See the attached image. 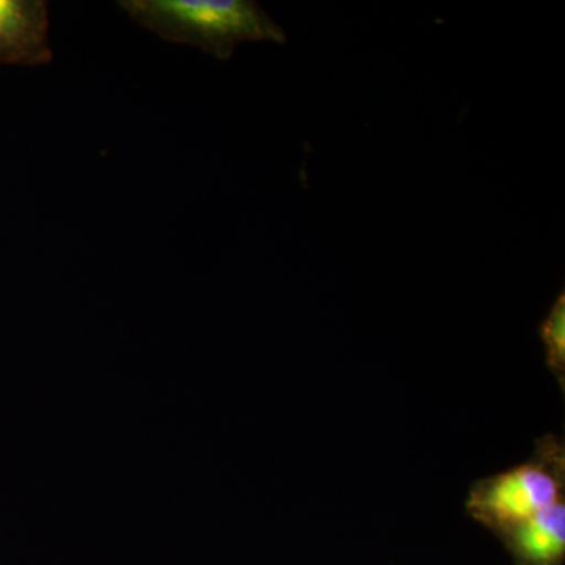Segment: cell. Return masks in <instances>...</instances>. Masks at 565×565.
I'll return each instance as SVG.
<instances>
[{"mask_svg":"<svg viewBox=\"0 0 565 565\" xmlns=\"http://www.w3.org/2000/svg\"><path fill=\"white\" fill-rule=\"evenodd\" d=\"M129 20L169 43L230 61L239 44H285L286 32L253 0H120Z\"/></svg>","mask_w":565,"mask_h":565,"instance_id":"cell-1","label":"cell"},{"mask_svg":"<svg viewBox=\"0 0 565 565\" xmlns=\"http://www.w3.org/2000/svg\"><path fill=\"white\" fill-rule=\"evenodd\" d=\"M516 565H563L565 498L498 535Z\"/></svg>","mask_w":565,"mask_h":565,"instance_id":"cell-4","label":"cell"},{"mask_svg":"<svg viewBox=\"0 0 565 565\" xmlns=\"http://www.w3.org/2000/svg\"><path fill=\"white\" fill-rule=\"evenodd\" d=\"M50 25L44 0H0V65L50 63L54 58Z\"/></svg>","mask_w":565,"mask_h":565,"instance_id":"cell-3","label":"cell"},{"mask_svg":"<svg viewBox=\"0 0 565 565\" xmlns=\"http://www.w3.org/2000/svg\"><path fill=\"white\" fill-rule=\"evenodd\" d=\"M539 338L544 345L545 363L555 374L557 384H565V292L557 294L555 302L539 326Z\"/></svg>","mask_w":565,"mask_h":565,"instance_id":"cell-5","label":"cell"},{"mask_svg":"<svg viewBox=\"0 0 565 565\" xmlns=\"http://www.w3.org/2000/svg\"><path fill=\"white\" fill-rule=\"evenodd\" d=\"M565 498L563 438H539L525 462L479 479L470 487L465 509L476 522L501 535Z\"/></svg>","mask_w":565,"mask_h":565,"instance_id":"cell-2","label":"cell"}]
</instances>
